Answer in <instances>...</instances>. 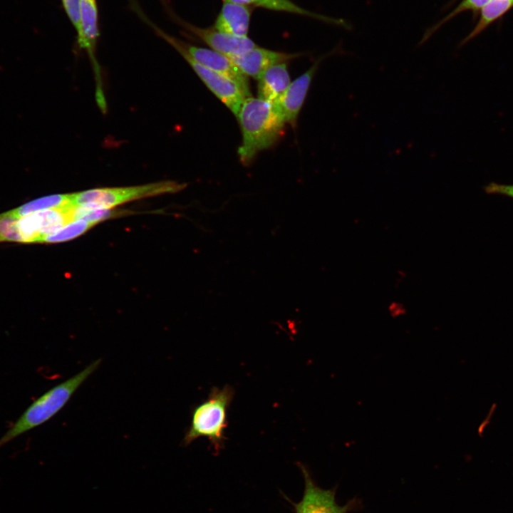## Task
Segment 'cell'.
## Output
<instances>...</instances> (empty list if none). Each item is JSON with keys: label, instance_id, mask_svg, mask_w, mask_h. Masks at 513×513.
Returning <instances> with one entry per match:
<instances>
[{"label": "cell", "instance_id": "obj_15", "mask_svg": "<svg viewBox=\"0 0 513 513\" xmlns=\"http://www.w3.org/2000/svg\"><path fill=\"white\" fill-rule=\"evenodd\" d=\"M234 2L248 6L261 7L275 11L287 12L298 15L309 16L317 20L327 22L336 26H341L347 29L350 26L344 20L326 16L311 12L296 5L291 0H231Z\"/></svg>", "mask_w": 513, "mask_h": 513}, {"label": "cell", "instance_id": "obj_7", "mask_svg": "<svg viewBox=\"0 0 513 513\" xmlns=\"http://www.w3.org/2000/svg\"><path fill=\"white\" fill-rule=\"evenodd\" d=\"M73 205L38 211L19 219L18 227L23 243L40 242L73 221Z\"/></svg>", "mask_w": 513, "mask_h": 513}, {"label": "cell", "instance_id": "obj_19", "mask_svg": "<svg viewBox=\"0 0 513 513\" xmlns=\"http://www.w3.org/2000/svg\"><path fill=\"white\" fill-rule=\"evenodd\" d=\"M489 1L490 0H462L455 9L425 31L418 45L420 46L423 44L442 26L458 15L460 13L470 10L476 12L482 9Z\"/></svg>", "mask_w": 513, "mask_h": 513}, {"label": "cell", "instance_id": "obj_4", "mask_svg": "<svg viewBox=\"0 0 513 513\" xmlns=\"http://www.w3.org/2000/svg\"><path fill=\"white\" fill-rule=\"evenodd\" d=\"M186 186V183L167 180L130 187L95 188L72 193L71 205L112 209L133 200L176 193L184 190Z\"/></svg>", "mask_w": 513, "mask_h": 513}, {"label": "cell", "instance_id": "obj_10", "mask_svg": "<svg viewBox=\"0 0 513 513\" xmlns=\"http://www.w3.org/2000/svg\"><path fill=\"white\" fill-rule=\"evenodd\" d=\"M300 468L305 487L301 499L295 505L296 513H346L347 507L336 503L335 491L319 487L306 467L301 465Z\"/></svg>", "mask_w": 513, "mask_h": 513}, {"label": "cell", "instance_id": "obj_20", "mask_svg": "<svg viewBox=\"0 0 513 513\" xmlns=\"http://www.w3.org/2000/svg\"><path fill=\"white\" fill-rule=\"evenodd\" d=\"M120 214V212L118 211H113L112 209H95L76 206H73L72 210L73 221L84 220L94 224Z\"/></svg>", "mask_w": 513, "mask_h": 513}, {"label": "cell", "instance_id": "obj_18", "mask_svg": "<svg viewBox=\"0 0 513 513\" xmlns=\"http://www.w3.org/2000/svg\"><path fill=\"white\" fill-rule=\"evenodd\" d=\"M94 223L84 220L72 221L56 232L44 236L41 243H58L75 239L93 227Z\"/></svg>", "mask_w": 513, "mask_h": 513}, {"label": "cell", "instance_id": "obj_3", "mask_svg": "<svg viewBox=\"0 0 513 513\" xmlns=\"http://www.w3.org/2000/svg\"><path fill=\"white\" fill-rule=\"evenodd\" d=\"M234 395V388L229 385L221 388H212L207 399L193 410L183 444L188 445L197 438L205 437L215 450L222 449L227 427V410Z\"/></svg>", "mask_w": 513, "mask_h": 513}, {"label": "cell", "instance_id": "obj_23", "mask_svg": "<svg viewBox=\"0 0 513 513\" xmlns=\"http://www.w3.org/2000/svg\"><path fill=\"white\" fill-rule=\"evenodd\" d=\"M484 190L489 195H499L513 198V185L492 182L484 187Z\"/></svg>", "mask_w": 513, "mask_h": 513}, {"label": "cell", "instance_id": "obj_12", "mask_svg": "<svg viewBox=\"0 0 513 513\" xmlns=\"http://www.w3.org/2000/svg\"><path fill=\"white\" fill-rule=\"evenodd\" d=\"M181 25L209 46L211 49L228 57L241 54L256 46L248 36H232L220 32L213 27L200 28L184 21H181Z\"/></svg>", "mask_w": 513, "mask_h": 513}, {"label": "cell", "instance_id": "obj_8", "mask_svg": "<svg viewBox=\"0 0 513 513\" xmlns=\"http://www.w3.org/2000/svg\"><path fill=\"white\" fill-rule=\"evenodd\" d=\"M189 63L207 87L237 117L246 98L238 85L192 59L182 49H175Z\"/></svg>", "mask_w": 513, "mask_h": 513}, {"label": "cell", "instance_id": "obj_22", "mask_svg": "<svg viewBox=\"0 0 513 513\" xmlns=\"http://www.w3.org/2000/svg\"><path fill=\"white\" fill-rule=\"evenodd\" d=\"M63 7L77 34L81 31V0H61Z\"/></svg>", "mask_w": 513, "mask_h": 513}, {"label": "cell", "instance_id": "obj_21", "mask_svg": "<svg viewBox=\"0 0 513 513\" xmlns=\"http://www.w3.org/2000/svg\"><path fill=\"white\" fill-rule=\"evenodd\" d=\"M19 219L13 214L11 210L0 214V242L23 243L18 227Z\"/></svg>", "mask_w": 513, "mask_h": 513}, {"label": "cell", "instance_id": "obj_14", "mask_svg": "<svg viewBox=\"0 0 513 513\" xmlns=\"http://www.w3.org/2000/svg\"><path fill=\"white\" fill-rule=\"evenodd\" d=\"M291 80L287 62L275 64L266 69L258 79V98L275 102L287 89Z\"/></svg>", "mask_w": 513, "mask_h": 513}, {"label": "cell", "instance_id": "obj_9", "mask_svg": "<svg viewBox=\"0 0 513 513\" xmlns=\"http://www.w3.org/2000/svg\"><path fill=\"white\" fill-rule=\"evenodd\" d=\"M343 53L338 47L320 56L305 73L291 82L285 92L274 103L281 110L286 123L296 127L297 117L306 97L311 81L322 60L326 56Z\"/></svg>", "mask_w": 513, "mask_h": 513}, {"label": "cell", "instance_id": "obj_13", "mask_svg": "<svg viewBox=\"0 0 513 513\" xmlns=\"http://www.w3.org/2000/svg\"><path fill=\"white\" fill-rule=\"evenodd\" d=\"M252 16L250 6L223 0L213 28L220 32L236 36H247Z\"/></svg>", "mask_w": 513, "mask_h": 513}, {"label": "cell", "instance_id": "obj_5", "mask_svg": "<svg viewBox=\"0 0 513 513\" xmlns=\"http://www.w3.org/2000/svg\"><path fill=\"white\" fill-rule=\"evenodd\" d=\"M152 27L175 49L183 50L198 63L233 81L238 85L246 98L252 97L247 76L228 56L211 48L195 46L170 36L154 26Z\"/></svg>", "mask_w": 513, "mask_h": 513}, {"label": "cell", "instance_id": "obj_16", "mask_svg": "<svg viewBox=\"0 0 513 513\" xmlns=\"http://www.w3.org/2000/svg\"><path fill=\"white\" fill-rule=\"evenodd\" d=\"M513 6V0H490L482 9L480 19L472 31L460 43L463 46L480 34L491 23L502 16Z\"/></svg>", "mask_w": 513, "mask_h": 513}, {"label": "cell", "instance_id": "obj_11", "mask_svg": "<svg viewBox=\"0 0 513 513\" xmlns=\"http://www.w3.org/2000/svg\"><path fill=\"white\" fill-rule=\"evenodd\" d=\"M303 55L301 53H285L255 46L241 54L229 57L245 75L258 80L271 66L289 62Z\"/></svg>", "mask_w": 513, "mask_h": 513}, {"label": "cell", "instance_id": "obj_17", "mask_svg": "<svg viewBox=\"0 0 513 513\" xmlns=\"http://www.w3.org/2000/svg\"><path fill=\"white\" fill-rule=\"evenodd\" d=\"M71 197L72 193L48 195L30 201L11 211L17 218H21L35 212L71 205Z\"/></svg>", "mask_w": 513, "mask_h": 513}, {"label": "cell", "instance_id": "obj_6", "mask_svg": "<svg viewBox=\"0 0 513 513\" xmlns=\"http://www.w3.org/2000/svg\"><path fill=\"white\" fill-rule=\"evenodd\" d=\"M98 19L96 0H81V31L77 34L78 43L79 48L86 50L92 63L96 81V102L98 107L104 110L107 108V105L100 68L95 57V48L99 36Z\"/></svg>", "mask_w": 513, "mask_h": 513}, {"label": "cell", "instance_id": "obj_1", "mask_svg": "<svg viewBox=\"0 0 513 513\" xmlns=\"http://www.w3.org/2000/svg\"><path fill=\"white\" fill-rule=\"evenodd\" d=\"M237 118L242 133L238 154L244 165L249 164L259 151L272 146L286 123L274 103L253 97L244 99Z\"/></svg>", "mask_w": 513, "mask_h": 513}, {"label": "cell", "instance_id": "obj_2", "mask_svg": "<svg viewBox=\"0 0 513 513\" xmlns=\"http://www.w3.org/2000/svg\"><path fill=\"white\" fill-rule=\"evenodd\" d=\"M100 362L101 359L94 361L81 372L53 386L36 398L0 437V447L55 416L96 370Z\"/></svg>", "mask_w": 513, "mask_h": 513}]
</instances>
